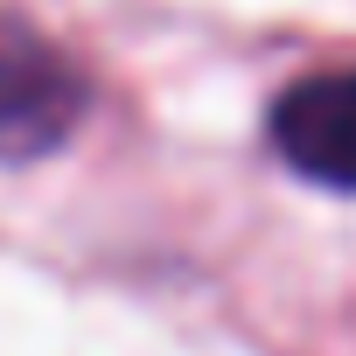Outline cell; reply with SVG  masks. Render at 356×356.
<instances>
[{"label": "cell", "mask_w": 356, "mask_h": 356, "mask_svg": "<svg viewBox=\"0 0 356 356\" xmlns=\"http://www.w3.org/2000/svg\"><path fill=\"white\" fill-rule=\"evenodd\" d=\"M91 105L84 70L29 22H0V161L56 154Z\"/></svg>", "instance_id": "obj_1"}, {"label": "cell", "mask_w": 356, "mask_h": 356, "mask_svg": "<svg viewBox=\"0 0 356 356\" xmlns=\"http://www.w3.org/2000/svg\"><path fill=\"white\" fill-rule=\"evenodd\" d=\"M273 147L293 175L356 196V70H314L280 91Z\"/></svg>", "instance_id": "obj_2"}]
</instances>
